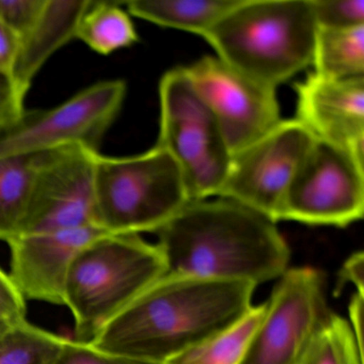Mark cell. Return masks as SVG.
<instances>
[{
	"mask_svg": "<svg viewBox=\"0 0 364 364\" xmlns=\"http://www.w3.org/2000/svg\"><path fill=\"white\" fill-rule=\"evenodd\" d=\"M255 287L246 282L165 274L89 343L112 355L165 364L240 321L253 306Z\"/></svg>",
	"mask_w": 364,
	"mask_h": 364,
	"instance_id": "1",
	"label": "cell"
},
{
	"mask_svg": "<svg viewBox=\"0 0 364 364\" xmlns=\"http://www.w3.org/2000/svg\"><path fill=\"white\" fill-rule=\"evenodd\" d=\"M156 234L166 274L257 287L289 269L291 250L277 223L225 198L191 202Z\"/></svg>",
	"mask_w": 364,
	"mask_h": 364,
	"instance_id": "2",
	"label": "cell"
},
{
	"mask_svg": "<svg viewBox=\"0 0 364 364\" xmlns=\"http://www.w3.org/2000/svg\"><path fill=\"white\" fill-rule=\"evenodd\" d=\"M310 0H240L204 39L234 69L276 89L312 65Z\"/></svg>",
	"mask_w": 364,
	"mask_h": 364,
	"instance_id": "3",
	"label": "cell"
},
{
	"mask_svg": "<svg viewBox=\"0 0 364 364\" xmlns=\"http://www.w3.org/2000/svg\"><path fill=\"white\" fill-rule=\"evenodd\" d=\"M167 274L156 245L136 234H105L74 257L65 306L74 318V340L95 334L149 287Z\"/></svg>",
	"mask_w": 364,
	"mask_h": 364,
	"instance_id": "4",
	"label": "cell"
},
{
	"mask_svg": "<svg viewBox=\"0 0 364 364\" xmlns=\"http://www.w3.org/2000/svg\"><path fill=\"white\" fill-rule=\"evenodd\" d=\"M95 198L97 225L110 234L156 233L191 203L180 167L156 144L135 156L97 152Z\"/></svg>",
	"mask_w": 364,
	"mask_h": 364,
	"instance_id": "5",
	"label": "cell"
},
{
	"mask_svg": "<svg viewBox=\"0 0 364 364\" xmlns=\"http://www.w3.org/2000/svg\"><path fill=\"white\" fill-rule=\"evenodd\" d=\"M159 99L161 127L156 146L178 164L191 202L217 197L232 154L216 118L182 68L170 70L161 77Z\"/></svg>",
	"mask_w": 364,
	"mask_h": 364,
	"instance_id": "6",
	"label": "cell"
},
{
	"mask_svg": "<svg viewBox=\"0 0 364 364\" xmlns=\"http://www.w3.org/2000/svg\"><path fill=\"white\" fill-rule=\"evenodd\" d=\"M127 95L121 80L97 82L57 107L26 110L0 125V159L72 144L99 151Z\"/></svg>",
	"mask_w": 364,
	"mask_h": 364,
	"instance_id": "7",
	"label": "cell"
},
{
	"mask_svg": "<svg viewBox=\"0 0 364 364\" xmlns=\"http://www.w3.org/2000/svg\"><path fill=\"white\" fill-rule=\"evenodd\" d=\"M266 304L240 364H300L330 313L323 274L312 267L289 268Z\"/></svg>",
	"mask_w": 364,
	"mask_h": 364,
	"instance_id": "8",
	"label": "cell"
},
{
	"mask_svg": "<svg viewBox=\"0 0 364 364\" xmlns=\"http://www.w3.org/2000/svg\"><path fill=\"white\" fill-rule=\"evenodd\" d=\"M364 168L348 153L315 138L294 176L278 221L344 228L363 216Z\"/></svg>",
	"mask_w": 364,
	"mask_h": 364,
	"instance_id": "9",
	"label": "cell"
},
{
	"mask_svg": "<svg viewBox=\"0 0 364 364\" xmlns=\"http://www.w3.org/2000/svg\"><path fill=\"white\" fill-rule=\"evenodd\" d=\"M315 137L296 119L281 120L232 156L217 197L238 202L278 223L279 210Z\"/></svg>",
	"mask_w": 364,
	"mask_h": 364,
	"instance_id": "10",
	"label": "cell"
},
{
	"mask_svg": "<svg viewBox=\"0 0 364 364\" xmlns=\"http://www.w3.org/2000/svg\"><path fill=\"white\" fill-rule=\"evenodd\" d=\"M196 92L216 118L232 156L281 121L276 89L205 56L182 68Z\"/></svg>",
	"mask_w": 364,
	"mask_h": 364,
	"instance_id": "11",
	"label": "cell"
},
{
	"mask_svg": "<svg viewBox=\"0 0 364 364\" xmlns=\"http://www.w3.org/2000/svg\"><path fill=\"white\" fill-rule=\"evenodd\" d=\"M97 152L72 144L53 153L36 178L21 235L97 225L95 198Z\"/></svg>",
	"mask_w": 364,
	"mask_h": 364,
	"instance_id": "12",
	"label": "cell"
},
{
	"mask_svg": "<svg viewBox=\"0 0 364 364\" xmlns=\"http://www.w3.org/2000/svg\"><path fill=\"white\" fill-rule=\"evenodd\" d=\"M110 234L97 225L24 234L8 242L9 277L25 300L65 306V289L74 257L92 240Z\"/></svg>",
	"mask_w": 364,
	"mask_h": 364,
	"instance_id": "13",
	"label": "cell"
},
{
	"mask_svg": "<svg viewBox=\"0 0 364 364\" xmlns=\"http://www.w3.org/2000/svg\"><path fill=\"white\" fill-rule=\"evenodd\" d=\"M296 91V120L364 168V77L330 80L311 73Z\"/></svg>",
	"mask_w": 364,
	"mask_h": 364,
	"instance_id": "14",
	"label": "cell"
},
{
	"mask_svg": "<svg viewBox=\"0 0 364 364\" xmlns=\"http://www.w3.org/2000/svg\"><path fill=\"white\" fill-rule=\"evenodd\" d=\"M92 0H46L35 26L20 39L10 84L18 103L24 106L33 80L46 61L75 39L80 18Z\"/></svg>",
	"mask_w": 364,
	"mask_h": 364,
	"instance_id": "15",
	"label": "cell"
},
{
	"mask_svg": "<svg viewBox=\"0 0 364 364\" xmlns=\"http://www.w3.org/2000/svg\"><path fill=\"white\" fill-rule=\"evenodd\" d=\"M56 150L0 159V240L22 233L36 178Z\"/></svg>",
	"mask_w": 364,
	"mask_h": 364,
	"instance_id": "16",
	"label": "cell"
},
{
	"mask_svg": "<svg viewBox=\"0 0 364 364\" xmlns=\"http://www.w3.org/2000/svg\"><path fill=\"white\" fill-rule=\"evenodd\" d=\"M240 0H133L125 4L129 16L166 28L205 37Z\"/></svg>",
	"mask_w": 364,
	"mask_h": 364,
	"instance_id": "17",
	"label": "cell"
},
{
	"mask_svg": "<svg viewBox=\"0 0 364 364\" xmlns=\"http://www.w3.org/2000/svg\"><path fill=\"white\" fill-rule=\"evenodd\" d=\"M313 73L330 80L364 77V26L317 28Z\"/></svg>",
	"mask_w": 364,
	"mask_h": 364,
	"instance_id": "18",
	"label": "cell"
},
{
	"mask_svg": "<svg viewBox=\"0 0 364 364\" xmlns=\"http://www.w3.org/2000/svg\"><path fill=\"white\" fill-rule=\"evenodd\" d=\"M75 39L100 55L112 54L138 41L129 12L112 1H93L80 18Z\"/></svg>",
	"mask_w": 364,
	"mask_h": 364,
	"instance_id": "19",
	"label": "cell"
},
{
	"mask_svg": "<svg viewBox=\"0 0 364 364\" xmlns=\"http://www.w3.org/2000/svg\"><path fill=\"white\" fill-rule=\"evenodd\" d=\"M266 302L251 306L234 325L165 364H240L266 311Z\"/></svg>",
	"mask_w": 364,
	"mask_h": 364,
	"instance_id": "20",
	"label": "cell"
},
{
	"mask_svg": "<svg viewBox=\"0 0 364 364\" xmlns=\"http://www.w3.org/2000/svg\"><path fill=\"white\" fill-rule=\"evenodd\" d=\"M68 338L28 321L0 333V364H52Z\"/></svg>",
	"mask_w": 364,
	"mask_h": 364,
	"instance_id": "21",
	"label": "cell"
},
{
	"mask_svg": "<svg viewBox=\"0 0 364 364\" xmlns=\"http://www.w3.org/2000/svg\"><path fill=\"white\" fill-rule=\"evenodd\" d=\"M300 364H363L355 334L346 319L329 313L315 333Z\"/></svg>",
	"mask_w": 364,
	"mask_h": 364,
	"instance_id": "22",
	"label": "cell"
},
{
	"mask_svg": "<svg viewBox=\"0 0 364 364\" xmlns=\"http://www.w3.org/2000/svg\"><path fill=\"white\" fill-rule=\"evenodd\" d=\"M317 28L364 26V0H310Z\"/></svg>",
	"mask_w": 364,
	"mask_h": 364,
	"instance_id": "23",
	"label": "cell"
},
{
	"mask_svg": "<svg viewBox=\"0 0 364 364\" xmlns=\"http://www.w3.org/2000/svg\"><path fill=\"white\" fill-rule=\"evenodd\" d=\"M46 0H0V20L22 39L35 26Z\"/></svg>",
	"mask_w": 364,
	"mask_h": 364,
	"instance_id": "24",
	"label": "cell"
},
{
	"mask_svg": "<svg viewBox=\"0 0 364 364\" xmlns=\"http://www.w3.org/2000/svg\"><path fill=\"white\" fill-rule=\"evenodd\" d=\"M52 364H153L95 348L89 342L68 338Z\"/></svg>",
	"mask_w": 364,
	"mask_h": 364,
	"instance_id": "25",
	"label": "cell"
},
{
	"mask_svg": "<svg viewBox=\"0 0 364 364\" xmlns=\"http://www.w3.org/2000/svg\"><path fill=\"white\" fill-rule=\"evenodd\" d=\"M0 315L12 323L26 321L27 301L18 293L9 274L0 267Z\"/></svg>",
	"mask_w": 364,
	"mask_h": 364,
	"instance_id": "26",
	"label": "cell"
},
{
	"mask_svg": "<svg viewBox=\"0 0 364 364\" xmlns=\"http://www.w3.org/2000/svg\"><path fill=\"white\" fill-rule=\"evenodd\" d=\"M20 40L0 20V76L10 80L18 56ZM10 82V80H9Z\"/></svg>",
	"mask_w": 364,
	"mask_h": 364,
	"instance_id": "27",
	"label": "cell"
},
{
	"mask_svg": "<svg viewBox=\"0 0 364 364\" xmlns=\"http://www.w3.org/2000/svg\"><path fill=\"white\" fill-rule=\"evenodd\" d=\"M363 266L364 255L362 251L351 255L345 262L338 274L340 282L336 285V293L340 291L345 283L349 282L357 287V293L364 295Z\"/></svg>",
	"mask_w": 364,
	"mask_h": 364,
	"instance_id": "28",
	"label": "cell"
},
{
	"mask_svg": "<svg viewBox=\"0 0 364 364\" xmlns=\"http://www.w3.org/2000/svg\"><path fill=\"white\" fill-rule=\"evenodd\" d=\"M24 109V106L18 103L9 80L0 76V125L14 120Z\"/></svg>",
	"mask_w": 364,
	"mask_h": 364,
	"instance_id": "29",
	"label": "cell"
},
{
	"mask_svg": "<svg viewBox=\"0 0 364 364\" xmlns=\"http://www.w3.org/2000/svg\"><path fill=\"white\" fill-rule=\"evenodd\" d=\"M363 297L364 295L355 291V295L351 297L348 306L349 319H350L349 325H350L358 346L362 353H363Z\"/></svg>",
	"mask_w": 364,
	"mask_h": 364,
	"instance_id": "30",
	"label": "cell"
},
{
	"mask_svg": "<svg viewBox=\"0 0 364 364\" xmlns=\"http://www.w3.org/2000/svg\"><path fill=\"white\" fill-rule=\"evenodd\" d=\"M14 323H12V321H9L7 317L0 315V333L5 331V330H7L8 328L11 327Z\"/></svg>",
	"mask_w": 364,
	"mask_h": 364,
	"instance_id": "31",
	"label": "cell"
}]
</instances>
